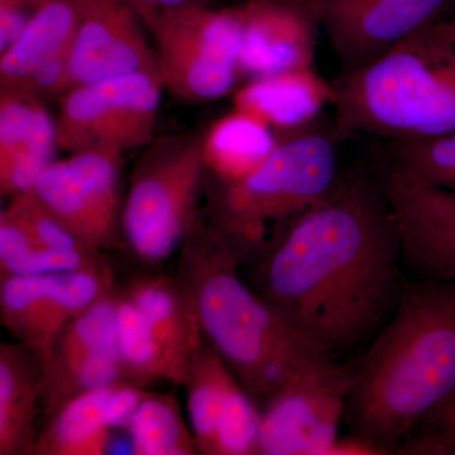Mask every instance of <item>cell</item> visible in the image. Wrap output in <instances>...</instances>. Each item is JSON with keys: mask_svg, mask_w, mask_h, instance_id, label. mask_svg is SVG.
I'll list each match as a JSON object with an SVG mask.
<instances>
[{"mask_svg": "<svg viewBox=\"0 0 455 455\" xmlns=\"http://www.w3.org/2000/svg\"><path fill=\"white\" fill-rule=\"evenodd\" d=\"M396 223L376 176H340L242 265L250 286L299 337L335 359L376 337L407 280Z\"/></svg>", "mask_w": 455, "mask_h": 455, "instance_id": "6da1fadb", "label": "cell"}, {"mask_svg": "<svg viewBox=\"0 0 455 455\" xmlns=\"http://www.w3.org/2000/svg\"><path fill=\"white\" fill-rule=\"evenodd\" d=\"M455 390V281H407L396 311L355 361L344 421L383 455Z\"/></svg>", "mask_w": 455, "mask_h": 455, "instance_id": "7a4b0ae2", "label": "cell"}, {"mask_svg": "<svg viewBox=\"0 0 455 455\" xmlns=\"http://www.w3.org/2000/svg\"><path fill=\"white\" fill-rule=\"evenodd\" d=\"M242 262L204 208L180 248L176 280L204 338L262 407L292 377L325 357L239 276Z\"/></svg>", "mask_w": 455, "mask_h": 455, "instance_id": "3957f363", "label": "cell"}, {"mask_svg": "<svg viewBox=\"0 0 455 455\" xmlns=\"http://www.w3.org/2000/svg\"><path fill=\"white\" fill-rule=\"evenodd\" d=\"M331 84L339 142L361 133L397 140L455 131V46L436 22Z\"/></svg>", "mask_w": 455, "mask_h": 455, "instance_id": "277c9868", "label": "cell"}, {"mask_svg": "<svg viewBox=\"0 0 455 455\" xmlns=\"http://www.w3.org/2000/svg\"><path fill=\"white\" fill-rule=\"evenodd\" d=\"M337 136L315 124L284 132L271 155L235 181L206 173L204 212L243 263L266 241L267 226L323 202L339 181Z\"/></svg>", "mask_w": 455, "mask_h": 455, "instance_id": "5b68a950", "label": "cell"}, {"mask_svg": "<svg viewBox=\"0 0 455 455\" xmlns=\"http://www.w3.org/2000/svg\"><path fill=\"white\" fill-rule=\"evenodd\" d=\"M205 181L203 133L149 143L132 172L123 205V242L137 259L158 265L181 248L202 209Z\"/></svg>", "mask_w": 455, "mask_h": 455, "instance_id": "8992f818", "label": "cell"}, {"mask_svg": "<svg viewBox=\"0 0 455 455\" xmlns=\"http://www.w3.org/2000/svg\"><path fill=\"white\" fill-rule=\"evenodd\" d=\"M164 90L182 100L226 97L241 76L242 28L235 8L193 5L140 12Z\"/></svg>", "mask_w": 455, "mask_h": 455, "instance_id": "52a82bcc", "label": "cell"}, {"mask_svg": "<svg viewBox=\"0 0 455 455\" xmlns=\"http://www.w3.org/2000/svg\"><path fill=\"white\" fill-rule=\"evenodd\" d=\"M164 90L160 76L148 71L68 89L55 116L60 149L124 155L148 146Z\"/></svg>", "mask_w": 455, "mask_h": 455, "instance_id": "ba28073f", "label": "cell"}, {"mask_svg": "<svg viewBox=\"0 0 455 455\" xmlns=\"http://www.w3.org/2000/svg\"><path fill=\"white\" fill-rule=\"evenodd\" d=\"M355 361L323 359L260 407L259 455H331L344 421Z\"/></svg>", "mask_w": 455, "mask_h": 455, "instance_id": "9c48e42d", "label": "cell"}, {"mask_svg": "<svg viewBox=\"0 0 455 455\" xmlns=\"http://www.w3.org/2000/svg\"><path fill=\"white\" fill-rule=\"evenodd\" d=\"M123 155L68 154L50 164L33 194L90 247L106 251L123 242Z\"/></svg>", "mask_w": 455, "mask_h": 455, "instance_id": "30bf717a", "label": "cell"}, {"mask_svg": "<svg viewBox=\"0 0 455 455\" xmlns=\"http://www.w3.org/2000/svg\"><path fill=\"white\" fill-rule=\"evenodd\" d=\"M311 2L343 74L366 68L424 27L455 13V0Z\"/></svg>", "mask_w": 455, "mask_h": 455, "instance_id": "8fae6325", "label": "cell"}, {"mask_svg": "<svg viewBox=\"0 0 455 455\" xmlns=\"http://www.w3.org/2000/svg\"><path fill=\"white\" fill-rule=\"evenodd\" d=\"M114 287V274L99 271L2 278V323L44 361L68 323Z\"/></svg>", "mask_w": 455, "mask_h": 455, "instance_id": "7c38bea8", "label": "cell"}, {"mask_svg": "<svg viewBox=\"0 0 455 455\" xmlns=\"http://www.w3.org/2000/svg\"><path fill=\"white\" fill-rule=\"evenodd\" d=\"M374 176L396 223L407 267L419 280L455 281V191L418 181L390 163Z\"/></svg>", "mask_w": 455, "mask_h": 455, "instance_id": "4fadbf2b", "label": "cell"}, {"mask_svg": "<svg viewBox=\"0 0 455 455\" xmlns=\"http://www.w3.org/2000/svg\"><path fill=\"white\" fill-rule=\"evenodd\" d=\"M139 71L158 75L137 8L130 0H85L68 61V89Z\"/></svg>", "mask_w": 455, "mask_h": 455, "instance_id": "5bb4252c", "label": "cell"}, {"mask_svg": "<svg viewBox=\"0 0 455 455\" xmlns=\"http://www.w3.org/2000/svg\"><path fill=\"white\" fill-rule=\"evenodd\" d=\"M85 0H41L23 35L0 53V92L40 100L68 90V61Z\"/></svg>", "mask_w": 455, "mask_h": 455, "instance_id": "9a60e30c", "label": "cell"}, {"mask_svg": "<svg viewBox=\"0 0 455 455\" xmlns=\"http://www.w3.org/2000/svg\"><path fill=\"white\" fill-rule=\"evenodd\" d=\"M239 71L250 79L313 68L319 18L311 0H245Z\"/></svg>", "mask_w": 455, "mask_h": 455, "instance_id": "2e32d148", "label": "cell"}, {"mask_svg": "<svg viewBox=\"0 0 455 455\" xmlns=\"http://www.w3.org/2000/svg\"><path fill=\"white\" fill-rule=\"evenodd\" d=\"M56 118L44 101L0 92V193L12 197L28 193L55 163Z\"/></svg>", "mask_w": 455, "mask_h": 455, "instance_id": "e0dca14e", "label": "cell"}, {"mask_svg": "<svg viewBox=\"0 0 455 455\" xmlns=\"http://www.w3.org/2000/svg\"><path fill=\"white\" fill-rule=\"evenodd\" d=\"M233 101L235 109L284 133L316 121L331 103V84L313 68H296L250 79L236 90Z\"/></svg>", "mask_w": 455, "mask_h": 455, "instance_id": "ac0fdd59", "label": "cell"}, {"mask_svg": "<svg viewBox=\"0 0 455 455\" xmlns=\"http://www.w3.org/2000/svg\"><path fill=\"white\" fill-rule=\"evenodd\" d=\"M121 291L145 315L187 385L191 363L205 338L181 284L176 277L139 276Z\"/></svg>", "mask_w": 455, "mask_h": 455, "instance_id": "d6986e66", "label": "cell"}, {"mask_svg": "<svg viewBox=\"0 0 455 455\" xmlns=\"http://www.w3.org/2000/svg\"><path fill=\"white\" fill-rule=\"evenodd\" d=\"M42 407V364L25 344L0 346V454H33Z\"/></svg>", "mask_w": 455, "mask_h": 455, "instance_id": "ffe728a7", "label": "cell"}, {"mask_svg": "<svg viewBox=\"0 0 455 455\" xmlns=\"http://www.w3.org/2000/svg\"><path fill=\"white\" fill-rule=\"evenodd\" d=\"M277 142L266 123L235 109L203 133L206 173L220 181L243 179L271 155Z\"/></svg>", "mask_w": 455, "mask_h": 455, "instance_id": "44dd1931", "label": "cell"}, {"mask_svg": "<svg viewBox=\"0 0 455 455\" xmlns=\"http://www.w3.org/2000/svg\"><path fill=\"white\" fill-rule=\"evenodd\" d=\"M114 383L106 387L85 392L68 401L50 415L49 424L37 434L33 454L110 453L113 429L107 421V403Z\"/></svg>", "mask_w": 455, "mask_h": 455, "instance_id": "7402d4cb", "label": "cell"}, {"mask_svg": "<svg viewBox=\"0 0 455 455\" xmlns=\"http://www.w3.org/2000/svg\"><path fill=\"white\" fill-rule=\"evenodd\" d=\"M116 324L124 381L140 387L157 381L185 385L184 376L145 315L121 290H116Z\"/></svg>", "mask_w": 455, "mask_h": 455, "instance_id": "603a6c76", "label": "cell"}, {"mask_svg": "<svg viewBox=\"0 0 455 455\" xmlns=\"http://www.w3.org/2000/svg\"><path fill=\"white\" fill-rule=\"evenodd\" d=\"M71 271L113 274L103 251H59L42 247L33 243L11 218L0 214L2 278Z\"/></svg>", "mask_w": 455, "mask_h": 455, "instance_id": "cb8c5ba5", "label": "cell"}, {"mask_svg": "<svg viewBox=\"0 0 455 455\" xmlns=\"http://www.w3.org/2000/svg\"><path fill=\"white\" fill-rule=\"evenodd\" d=\"M235 379L220 353L205 339L193 359L185 385L188 390V421L200 454L214 455L218 424Z\"/></svg>", "mask_w": 455, "mask_h": 455, "instance_id": "d4e9b609", "label": "cell"}, {"mask_svg": "<svg viewBox=\"0 0 455 455\" xmlns=\"http://www.w3.org/2000/svg\"><path fill=\"white\" fill-rule=\"evenodd\" d=\"M132 454H200L196 440L188 429L175 398L149 392L130 427Z\"/></svg>", "mask_w": 455, "mask_h": 455, "instance_id": "484cf974", "label": "cell"}, {"mask_svg": "<svg viewBox=\"0 0 455 455\" xmlns=\"http://www.w3.org/2000/svg\"><path fill=\"white\" fill-rule=\"evenodd\" d=\"M388 163L431 187L455 191V131L390 140Z\"/></svg>", "mask_w": 455, "mask_h": 455, "instance_id": "4316f807", "label": "cell"}, {"mask_svg": "<svg viewBox=\"0 0 455 455\" xmlns=\"http://www.w3.org/2000/svg\"><path fill=\"white\" fill-rule=\"evenodd\" d=\"M259 406L235 379L218 424L214 455L259 454Z\"/></svg>", "mask_w": 455, "mask_h": 455, "instance_id": "83f0119b", "label": "cell"}, {"mask_svg": "<svg viewBox=\"0 0 455 455\" xmlns=\"http://www.w3.org/2000/svg\"><path fill=\"white\" fill-rule=\"evenodd\" d=\"M2 212L11 218L33 243L42 247L59 251H100L90 247L68 229L33 191L12 197Z\"/></svg>", "mask_w": 455, "mask_h": 455, "instance_id": "f1b7e54d", "label": "cell"}, {"mask_svg": "<svg viewBox=\"0 0 455 455\" xmlns=\"http://www.w3.org/2000/svg\"><path fill=\"white\" fill-rule=\"evenodd\" d=\"M396 454L455 455V390L416 425Z\"/></svg>", "mask_w": 455, "mask_h": 455, "instance_id": "f546056e", "label": "cell"}, {"mask_svg": "<svg viewBox=\"0 0 455 455\" xmlns=\"http://www.w3.org/2000/svg\"><path fill=\"white\" fill-rule=\"evenodd\" d=\"M149 392L128 381H116L107 403V421L112 429H128L142 401Z\"/></svg>", "mask_w": 455, "mask_h": 455, "instance_id": "4dcf8cb0", "label": "cell"}, {"mask_svg": "<svg viewBox=\"0 0 455 455\" xmlns=\"http://www.w3.org/2000/svg\"><path fill=\"white\" fill-rule=\"evenodd\" d=\"M41 0H0V53L23 35Z\"/></svg>", "mask_w": 455, "mask_h": 455, "instance_id": "1f68e13d", "label": "cell"}, {"mask_svg": "<svg viewBox=\"0 0 455 455\" xmlns=\"http://www.w3.org/2000/svg\"><path fill=\"white\" fill-rule=\"evenodd\" d=\"M331 455H383L379 448L374 447L366 440L358 438V436L350 435L348 438L338 439Z\"/></svg>", "mask_w": 455, "mask_h": 455, "instance_id": "d6a6232c", "label": "cell"}, {"mask_svg": "<svg viewBox=\"0 0 455 455\" xmlns=\"http://www.w3.org/2000/svg\"><path fill=\"white\" fill-rule=\"evenodd\" d=\"M137 11H169V9H179L193 7V5H209L212 7L214 0H130Z\"/></svg>", "mask_w": 455, "mask_h": 455, "instance_id": "836d02e7", "label": "cell"}, {"mask_svg": "<svg viewBox=\"0 0 455 455\" xmlns=\"http://www.w3.org/2000/svg\"><path fill=\"white\" fill-rule=\"evenodd\" d=\"M453 27H454V33H455V17H454V20H453Z\"/></svg>", "mask_w": 455, "mask_h": 455, "instance_id": "e575fe53", "label": "cell"}]
</instances>
